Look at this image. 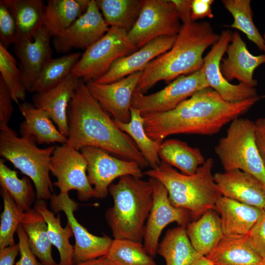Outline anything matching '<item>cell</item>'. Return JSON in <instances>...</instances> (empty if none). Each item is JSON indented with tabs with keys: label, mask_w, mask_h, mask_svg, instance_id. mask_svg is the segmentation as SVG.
I'll return each mask as SVG.
<instances>
[{
	"label": "cell",
	"mask_w": 265,
	"mask_h": 265,
	"mask_svg": "<svg viewBox=\"0 0 265 265\" xmlns=\"http://www.w3.org/2000/svg\"><path fill=\"white\" fill-rule=\"evenodd\" d=\"M264 96L237 103L223 100L211 87L198 91L174 109L142 115L147 135L163 141L175 134L212 135L247 112Z\"/></svg>",
	"instance_id": "cell-1"
},
{
	"label": "cell",
	"mask_w": 265,
	"mask_h": 265,
	"mask_svg": "<svg viewBox=\"0 0 265 265\" xmlns=\"http://www.w3.org/2000/svg\"><path fill=\"white\" fill-rule=\"evenodd\" d=\"M66 144L78 151L86 146L101 148L124 159L149 164L132 138L121 131L80 79L67 111Z\"/></svg>",
	"instance_id": "cell-2"
},
{
	"label": "cell",
	"mask_w": 265,
	"mask_h": 265,
	"mask_svg": "<svg viewBox=\"0 0 265 265\" xmlns=\"http://www.w3.org/2000/svg\"><path fill=\"white\" fill-rule=\"evenodd\" d=\"M220 35L210 23L192 21L183 24L172 48L152 60L141 72L135 92L145 93L159 81L171 82L203 67V53Z\"/></svg>",
	"instance_id": "cell-3"
},
{
	"label": "cell",
	"mask_w": 265,
	"mask_h": 265,
	"mask_svg": "<svg viewBox=\"0 0 265 265\" xmlns=\"http://www.w3.org/2000/svg\"><path fill=\"white\" fill-rule=\"evenodd\" d=\"M108 192L113 205L105 216L114 239H129L142 242L146 222L152 204V182L131 175L120 178L111 184Z\"/></svg>",
	"instance_id": "cell-4"
},
{
	"label": "cell",
	"mask_w": 265,
	"mask_h": 265,
	"mask_svg": "<svg viewBox=\"0 0 265 265\" xmlns=\"http://www.w3.org/2000/svg\"><path fill=\"white\" fill-rule=\"evenodd\" d=\"M213 163V159L208 158L190 175L181 173L161 161L157 168L147 170L143 175L160 182L167 190L171 204L187 210L190 217L196 219L207 211L214 210L222 196L212 174Z\"/></svg>",
	"instance_id": "cell-5"
},
{
	"label": "cell",
	"mask_w": 265,
	"mask_h": 265,
	"mask_svg": "<svg viewBox=\"0 0 265 265\" xmlns=\"http://www.w3.org/2000/svg\"><path fill=\"white\" fill-rule=\"evenodd\" d=\"M31 137H18L8 128L0 130V155L33 183L36 200H50L53 191L49 173L51 158L55 146H37Z\"/></svg>",
	"instance_id": "cell-6"
},
{
	"label": "cell",
	"mask_w": 265,
	"mask_h": 265,
	"mask_svg": "<svg viewBox=\"0 0 265 265\" xmlns=\"http://www.w3.org/2000/svg\"><path fill=\"white\" fill-rule=\"evenodd\" d=\"M214 152L225 171L248 173L265 185V167L255 141L254 122L241 118L232 121Z\"/></svg>",
	"instance_id": "cell-7"
},
{
	"label": "cell",
	"mask_w": 265,
	"mask_h": 265,
	"mask_svg": "<svg viewBox=\"0 0 265 265\" xmlns=\"http://www.w3.org/2000/svg\"><path fill=\"white\" fill-rule=\"evenodd\" d=\"M136 49L128 31L109 27L103 37L85 50L71 74L84 82L96 80L108 71L116 60Z\"/></svg>",
	"instance_id": "cell-8"
},
{
	"label": "cell",
	"mask_w": 265,
	"mask_h": 265,
	"mask_svg": "<svg viewBox=\"0 0 265 265\" xmlns=\"http://www.w3.org/2000/svg\"><path fill=\"white\" fill-rule=\"evenodd\" d=\"M171 0H143L138 19L128 32L131 41L141 48L158 37L177 35L182 26Z\"/></svg>",
	"instance_id": "cell-9"
},
{
	"label": "cell",
	"mask_w": 265,
	"mask_h": 265,
	"mask_svg": "<svg viewBox=\"0 0 265 265\" xmlns=\"http://www.w3.org/2000/svg\"><path fill=\"white\" fill-rule=\"evenodd\" d=\"M87 162L81 152L68 146L66 143L55 146L51 158L50 170L56 178L53 183L60 193L77 191L80 201L94 197L93 187L86 174Z\"/></svg>",
	"instance_id": "cell-10"
},
{
	"label": "cell",
	"mask_w": 265,
	"mask_h": 265,
	"mask_svg": "<svg viewBox=\"0 0 265 265\" xmlns=\"http://www.w3.org/2000/svg\"><path fill=\"white\" fill-rule=\"evenodd\" d=\"M209 87L203 67L186 76H181L156 93L146 95L134 92L131 107L139 110L143 115L151 112L171 110L194 93Z\"/></svg>",
	"instance_id": "cell-11"
},
{
	"label": "cell",
	"mask_w": 265,
	"mask_h": 265,
	"mask_svg": "<svg viewBox=\"0 0 265 265\" xmlns=\"http://www.w3.org/2000/svg\"><path fill=\"white\" fill-rule=\"evenodd\" d=\"M80 151L87 162V177L93 186L95 198L106 197L109 186L117 178L126 175L140 178L143 176L142 169L134 161L112 156L104 150L93 146H86Z\"/></svg>",
	"instance_id": "cell-12"
},
{
	"label": "cell",
	"mask_w": 265,
	"mask_h": 265,
	"mask_svg": "<svg viewBox=\"0 0 265 265\" xmlns=\"http://www.w3.org/2000/svg\"><path fill=\"white\" fill-rule=\"evenodd\" d=\"M52 212H62L71 227L75 243L74 245V265L78 263L106 256L113 239L106 235L100 237L90 233L75 216L78 203L70 198L69 193L52 194L50 199Z\"/></svg>",
	"instance_id": "cell-13"
},
{
	"label": "cell",
	"mask_w": 265,
	"mask_h": 265,
	"mask_svg": "<svg viewBox=\"0 0 265 265\" xmlns=\"http://www.w3.org/2000/svg\"><path fill=\"white\" fill-rule=\"evenodd\" d=\"M149 179L153 188V204L144 227L143 240L147 252L154 258L163 229L174 222L186 227L189 223L190 215L187 210L176 208L171 204L167 190L160 182Z\"/></svg>",
	"instance_id": "cell-14"
},
{
	"label": "cell",
	"mask_w": 265,
	"mask_h": 265,
	"mask_svg": "<svg viewBox=\"0 0 265 265\" xmlns=\"http://www.w3.org/2000/svg\"><path fill=\"white\" fill-rule=\"evenodd\" d=\"M230 30L223 31L218 41L204 57V71L210 87L216 91L225 101L237 103L258 96L254 87L242 83L233 84L222 76L220 69L222 58L232 38Z\"/></svg>",
	"instance_id": "cell-15"
},
{
	"label": "cell",
	"mask_w": 265,
	"mask_h": 265,
	"mask_svg": "<svg viewBox=\"0 0 265 265\" xmlns=\"http://www.w3.org/2000/svg\"><path fill=\"white\" fill-rule=\"evenodd\" d=\"M109 28L96 0H90L86 11L63 33L53 37V46L57 53H67L73 48L85 50L103 37Z\"/></svg>",
	"instance_id": "cell-16"
},
{
	"label": "cell",
	"mask_w": 265,
	"mask_h": 265,
	"mask_svg": "<svg viewBox=\"0 0 265 265\" xmlns=\"http://www.w3.org/2000/svg\"><path fill=\"white\" fill-rule=\"evenodd\" d=\"M141 72L109 83L101 84L89 80L86 85L92 96L104 110L111 114L113 119L127 123L131 120L132 97Z\"/></svg>",
	"instance_id": "cell-17"
},
{
	"label": "cell",
	"mask_w": 265,
	"mask_h": 265,
	"mask_svg": "<svg viewBox=\"0 0 265 265\" xmlns=\"http://www.w3.org/2000/svg\"><path fill=\"white\" fill-rule=\"evenodd\" d=\"M52 36L43 26L32 40H17L14 44L15 54L20 61L22 80L29 90L45 65L52 58Z\"/></svg>",
	"instance_id": "cell-18"
},
{
	"label": "cell",
	"mask_w": 265,
	"mask_h": 265,
	"mask_svg": "<svg viewBox=\"0 0 265 265\" xmlns=\"http://www.w3.org/2000/svg\"><path fill=\"white\" fill-rule=\"evenodd\" d=\"M213 178L222 196L264 209L265 185L254 176L235 169L216 173Z\"/></svg>",
	"instance_id": "cell-19"
},
{
	"label": "cell",
	"mask_w": 265,
	"mask_h": 265,
	"mask_svg": "<svg viewBox=\"0 0 265 265\" xmlns=\"http://www.w3.org/2000/svg\"><path fill=\"white\" fill-rule=\"evenodd\" d=\"M231 43L227 49V56L222 59L220 69L229 82L234 79L239 83L254 87L257 81L253 79L256 69L265 63V54L253 55L238 31L232 33Z\"/></svg>",
	"instance_id": "cell-20"
},
{
	"label": "cell",
	"mask_w": 265,
	"mask_h": 265,
	"mask_svg": "<svg viewBox=\"0 0 265 265\" xmlns=\"http://www.w3.org/2000/svg\"><path fill=\"white\" fill-rule=\"evenodd\" d=\"M177 36H162L154 39L134 53L118 59L105 75L94 81L101 84L109 83L142 71L152 60L172 48Z\"/></svg>",
	"instance_id": "cell-21"
},
{
	"label": "cell",
	"mask_w": 265,
	"mask_h": 265,
	"mask_svg": "<svg viewBox=\"0 0 265 265\" xmlns=\"http://www.w3.org/2000/svg\"><path fill=\"white\" fill-rule=\"evenodd\" d=\"M79 80L70 74L55 87L45 92L34 93L32 98L33 105L46 111L59 131L67 137L68 107Z\"/></svg>",
	"instance_id": "cell-22"
},
{
	"label": "cell",
	"mask_w": 265,
	"mask_h": 265,
	"mask_svg": "<svg viewBox=\"0 0 265 265\" xmlns=\"http://www.w3.org/2000/svg\"><path fill=\"white\" fill-rule=\"evenodd\" d=\"M214 210L220 213L224 235L229 237L247 236L264 212L223 196L217 200Z\"/></svg>",
	"instance_id": "cell-23"
},
{
	"label": "cell",
	"mask_w": 265,
	"mask_h": 265,
	"mask_svg": "<svg viewBox=\"0 0 265 265\" xmlns=\"http://www.w3.org/2000/svg\"><path fill=\"white\" fill-rule=\"evenodd\" d=\"M19 106L24 117L20 126L21 136L33 137L39 144L58 143L62 145L67 143V137L55 126L46 111L28 102Z\"/></svg>",
	"instance_id": "cell-24"
},
{
	"label": "cell",
	"mask_w": 265,
	"mask_h": 265,
	"mask_svg": "<svg viewBox=\"0 0 265 265\" xmlns=\"http://www.w3.org/2000/svg\"><path fill=\"white\" fill-rule=\"evenodd\" d=\"M205 257L214 265H258L265 263L252 246L248 235L224 236Z\"/></svg>",
	"instance_id": "cell-25"
},
{
	"label": "cell",
	"mask_w": 265,
	"mask_h": 265,
	"mask_svg": "<svg viewBox=\"0 0 265 265\" xmlns=\"http://www.w3.org/2000/svg\"><path fill=\"white\" fill-rule=\"evenodd\" d=\"M90 0H48L43 26L52 37L63 33L87 10Z\"/></svg>",
	"instance_id": "cell-26"
},
{
	"label": "cell",
	"mask_w": 265,
	"mask_h": 265,
	"mask_svg": "<svg viewBox=\"0 0 265 265\" xmlns=\"http://www.w3.org/2000/svg\"><path fill=\"white\" fill-rule=\"evenodd\" d=\"M186 232L194 248L206 256L224 236L221 218L214 210L206 212L199 219L189 222Z\"/></svg>",
	"instance_id": "cell-27"
},
{
	"label": "cell",
	"mask_w": 265,
	"mask_h": 265,
	"mask_svg": "<svg viewBox=\"0 0 265 265\" xmlns=\"http://www.w3.org/2000/svg\"><path fill=\"white\" fill-rule=\"evenodd\" d=\"M157 254L164 258L165 265H190L201 256L192 245L186 227L182 226L166 232Z\"/></svg>",
	"instance_id": "cell-28"
},
{
	"label": "cell",
	"mask_w": 265,
	"mask_h": 265,
	"mask_svg": "<svg viewBox=\"0 0 265 265\" xmlns=\"http://www.w3.org/2000/svg\"><path fill=\"white\" fill-rule=\"evenodd\" d=\"M158 154L161 161L178 168L186 175L195 174L206 161L199 148L177 139L163 141Z\"/></svg>",
	"instance_id": "cell-29"
},
{
	"label": "cell",
	"mask_w": 265,
	"mask_h": 265,
	"mask_svg": "<svg viewBox=\"0 0 265 265\" xmlns=\"http://www.w3.org/2000/svg\"><path fill=\"white\" fill-rule=\"evenodd\" d=\"M17 24V40H32L43 26L46 4L43 0H3Z\"/></svg>",
	"instance_id": "cell-30"
},
{
	"label": "cell",
	"mask_w": 265,
	"mask_h": 265,
	"mask_svg": "<svg viewBox=\"0 0 265 265\" xmlns=\"http://www.w3.org/2000/svg\"><path fill=\"white\" fill-rule=\"evenodd\" d=\"M21 225L28 238L29 247L43 265H58L52 255V244L48 226L43 216L34 208L24 212Z\"/></svg>",
	"instance_id": "cell-31"
},
{
	"label": "cell",
	"mask_w": 265,
	"mask_h": 265,
	"mask_svg": "<svg viewBox=\"0 0 265 265\" xmlns=\"http://www.w3.org/2000/svg\"><path fill=\"white\" fill-rule=\"evenodd\" d=\"M33 206L47 223L50 240L59 254L58 265H74V246L69 241L73 236L71 227L68 224L65 228L61 226L60 216H55L53 212L48 208L46 201L36 200Z\"/></svg>",
	"instance_id": "cell-32"
},
{
	"label": "cell",
	"mask_w": 265,
	"mask_h": 265,
	"mask_svg": "<svg viewBox=\"0 0 265 265\" xmlns=\"http://www.w3.org/2000/svg\"><path fill=\"white\" fill-rule=\"evenodd\" d=\"M131 116L130 122L127 123L113 120L121 131L132 138L151 169H155L161 161L158 152L162 141L154 140L147 135L144 127V118L139 110L131 107Z\"/></svg>",
	"instance_id": "cell-33"
},
{
	"label": "cell",
	"mask_w": 265,
	"mask_h": 265,
	"mask_svg": "<svg viewBox=\"0 0 265 265\" xmlns=\"http://www.w3.org/2000/svg\"><path fill=\"white\" fill-rule=\"evenodd\" d=\"M143 0H96L103 17L110 27L129 32L136 23Z\"/></svg>",
	"instance_id": "cell-34"
},
{
	"label": "cell",
	"mask_w": 265,
	"mask_h": 265,
	"mask_svg": "<svg viewBox=\"0 0 265 265\" xmlns=\"http://www.w3.org/2000/svg\"><path fill=\"white\" fill-rule=\"evenodd\" d=\"M81 54L79 52L52 58L45 65L28 92L43 93L56 86L71 74Z\"/></svg>",
	"instance_id": "cell-35"
},
{
	"label": "cell",
	"mask_w": 265,
	"mask_h": 265,
	"mask_svg": "<svg viewBox=\"0 0 265 265\" xmlns=\"http://www.w3.org/2000/svg\"><path fill=\"white\" fill-rule=\"evenodd\" d=\"M0 184L23 212L30 210L35 194L30 180L27 176L20 179L17 172L9 168L3 159L0 160Z\"/></svg>",
	"instance_id": "cell-36"
},
{
	"label": "cell",
	"mask_w": 265,
	"mask_h": 265,
	"mask_svg": "<svg viewBox=\"0 0 265 265\" xmlns=\"http://www.w3.org/2000/svg\"><path fill=\"white\" fill-rule=\"evenodd\" d=\"M112 265H156L142 242L113 239L106 255Z\"/></svg>",
	"instance_id": "cell-37"
},
{
	"label": "cell",
	"mask_w": 265,
	"mask_h": 265,
	"mask_svg": "<svg viewBox=\"0 0 265 265\" xmlns=\"http://www.w3.org/2000/svg\"><path fill=\"white\" fill-rule=\"evenodd\" d=\"M221 2L234 18L233 23L228 26L242 32L260 50L264 51L265 40L254 23L251 0H223Z\"/></svg>",
	"instance_id": "cell-38"
},
{
	"label": "cell",
	"mask_w": 265,
	"mask_h": 265,
	"mask_svg": "<svg viewBox=\"0 0 265 265\" xmlns=\"http://www.w3.org/2000/svg\"><path fill=\"white\" fill-rule=\"evenodd\" d=\"M0 77L8 87L13 101L19 105L20 100H25L27 90L16 59L0 43Z\"/></svg>",
	"instance_id": "cell-39"
},
{
	"label": "cell",
	"mask_w": 265,
	"mask_h": 265,
	"mask_svg": "<svg viewBox=\"0 0 265 265\" xmlns=\"http://www.w3.org/2000/svg\"><path fill=\"white\" fill-rule=\"evenodd\" d=\"M3 210L0 215V249L15 244L14 235L21 224L24 213L16 205L8 192L1 187Z\"/></svg>",
	"instance_id": "cell-40"
},
{
	"label": "cell",
	"mask_w": 265,
	"mask_h": 265,
	"mask_svg": "<svg viewBox=\"0 0 265 265\" xmlns=\"http://www.w3.org/2000/svg\"><path fill=\"white\" fill-rule=\"evenodd\" d=\"M17 37L15 20L3 0H0V43L8 48L14 44Z\"/></svg>",
	"instance_id": "cell-41"
},
{
	"label": "cell",
	"mask_w": 265,
	"mask_h": 265,
	"mask_svg": "<svg viewBox=\"0 0 265 265\" xmlns=\"http://www.w3.org/2000/svg\"><path fill=\"white\" fill-rule=\"evenodd\" d=\"M10 92L0 77V130L6 129L13 112Z\"/></svg>",
	"instance_id": "cell-42"
},
{
	"label": "cell",
	"mask_w": 265,
	"mask_h": 265,
	"mask_svg": "<svg viewBox=\"0 0 265 265\" xmlns=\"http://www.w3.org/2000/svg\"><path fill=\"white\" fill-rule=\"evenodd\" d=\"M255 251L265 260V211L248 235Z\"/></svg>",
	"instance_id": "cell-43"
},
{
	"label": "cell",
	"mask_w": 265,
	"mask_h": 265,
	"mask_svg": "<svg viewBox=\"0 0 265 265\" xmlns=\"http://www.w3.org/2000/svg\"><path fill=\"white\" fill-rule=\"evenodd\" d=\"M18 238L20 257L16 265H43L31 251L27 235L21 224L16 231Z\"/></svg>",
	"instance_id": "cell-44"
},
{
	"label": "cell",
	"mask_w": 265,
	"mask_h": 265,
	"mask_svg": "<svg viewBox=\"0 0 265 265\" xmlns=\"http://www.w3.org/2000/svg\"><path fill=\"white\" fill-rule=\"evenodd\" d=\"M213 0H192L191 5V19L192 21L206 17L212 19L213 17L212 5Z\"/></svg>",
	"instance_id": "cell-45"
},
{
	"label": "cell",
	"mask_w": 265,
	"mask_h": 265,
	"mask_svg": "<svg viewBox=\"0 0 265 265\" xmlns=\"http://www.w3.org/2000/svg\"><path fill=\"white\" fill-rule=\"evenodd\" d=\"M254 138L257 149L265 167V118L254 122Z\"/></svg>",
	"instance_id": "cell-46"
},
{
	"label": "cell",
	"mask_w": 265,
	"mask_h": 265,
	"mask_svg": "<svg viewBox=\"0 0 265 265\" xmlns=\"http://www.w3.org/2000/svg\"><path fill=\"white\" fill-rule=\"evenodd\" d=\"M175 5L183 24L192 22L191 19V5L192 0H171Z\"/></svg>",
	"instance_id": "cell-47"
},
{
	"label": "cell",
	"mask_w": 265,
	"mask_h": 265,
	"mask_svg": "<svg viewBox=\"0 0 265 265\" xmlns=\"http://www.w3.org/2000/svg\"><path fill=\"white\" fill-rule=\"evenodd\" d=\"M75 265H112L106 256L78 263Z\"/></svg>",
	"instance_id": "cell-48"
},
{
	"label": "cell",
	"mask_w": 265,
	"mask_h": 265,
	"mask_svg": "<svg viewBox=\"0 0 265 265\" xmlns=\"http://www.w3.org/2000/svg\"><path fill=\"white\" fill-rule=\"evenodd\" d=\"M190 265H214L205 256H201Z\"/></svg>",
	"instance_id": "cell-49"
},
{
	"label": "cell",
	"mask_w": 265,
	"mask_h": 265,
	"mask_svg": "<svg viewBox=\"0 0 265 265\" xmlns=\"http://www.w3.org/2000/svg\"><path fill=\"white\" fill-rule=\"evenodd\" d=\"M263 38H264V40H265V33L264 34ZM263 51L265 53V48H264V50Z\"/></svg>",
	"instance_id": "cell-50"
},
{
	"label": "cell",
	"mask_w": 265,
	"mask_h": 265,
	"mask_svg": "<svg viewBox=\"0 0 265 265\" xmlns=\"http://www.w3.org/2000/svg\"><path fill=\"white\" fill-rule=\"evenodd\" d=\"M265 265V263L261 265Z\"/></svg>",
	"instance_id": "cell-51"
},
{
	"label": "cell",
	"mask_w": 265,
	"mask_h": 265,
	"mask_svg": "<svg viewBox=\"0 0 265 265\" xmlns=\"http://www.w3.org/2000/svg\"><path fill=\"white\" fill-rule=\"evenodd\" d=\"M264 211H265V207L264 208Z\"/></svg>",
	"instance_id": "cell-52"
}]
</instances>
